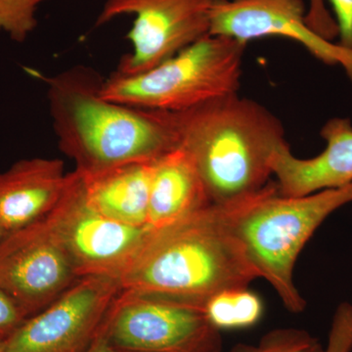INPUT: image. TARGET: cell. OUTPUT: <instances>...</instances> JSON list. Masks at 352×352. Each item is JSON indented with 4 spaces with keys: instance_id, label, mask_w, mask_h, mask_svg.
<instances>
[{
    "instance_id": "1",
    "label": "cell",
    "mask_w": 352,
    "mask_h": 352,
    "mask_svg": "<svg viewBox=\"0 0 352 352\" xmlns=\"http://www.w3.org/2000/svg\"><path fill=\"white\" fill-rule=\"evenodd\" d=\"M245 199L212 204L152 230L120 275L122 291L203 309L208 298L219 292L249 287L259 276L234 229V217Z\"/></svg>"
},
{
    "instance_id": "2",
    "label": "cell",
    "mask_w": 352,
    "mask_h": 352,
    "mask_svg": "<svg viewBox=\"0 0 352 352\" xmlns=\"http://www.w3.org/2000/svg\"><path fill=\"white\" fill-rule=\"evenodd\" d=\"M47 85L52 126L60 150L76 171L92 175L129 163L156 161L178 147L170 112L119 103L102 95L104 80L89 67H72Z\"/></svg>"
},
{
    "instance_id": "3",
    "label": "cell",
    "mask_w": 352,
    "mask_h": 352,
    "mask_svg": "<svg viewBox=\"0 0 352 352\" xmlns=\"http://www.w3.org/2000/svg\"><path fill=\"white\" fill-rule=\"evenodd\" d=\"M170 113L182 147L200 173L214 205L258 193L271 182L272 160L287 143L281 120L238 94Z\"/></svg>"
},
{
    "instance_id": "4",
    "label": "cell",
    "mask_w": 352,
    "mask_h": 352,
    "mask_svg": "<svg viewBox=\"0 0 352 352\" xmlns=\"http://www.w3.org/2000/svg\"><path fill=\"white\" fill-rule=\"evenodd\" d=\"M349 203L352 183L293 197L281 195L276 182L271 180L238 208L234 229L248 258L292 314H300L307 307L294 283L296 259L329 215Z\"/></svg>"
},
{
    "instance_id": "5",
    "label": "cell",
    "mask_w": 352,
    "mask_h": 352,
    "mask_svg": "<svg viewBox=\"0 0 352 352\" xmlns=\"http://www.w3.org/2000/svg\"><path fill=\"white\" fill-rule=\"evenodd\" d=\"M247 45L208 34L143 73L113 72L104 80L102 95L134 107L177 113L238 94Z\"/></svg>"
},
{
    "instance_id": "6",
    "label": "cell",
    "mask_w": 352,
    "mask_h": 352,
    "mask_svg": "<svg viewBox=\"0 0 352 352\" xmlns=\"http://www.w3.org/2000/svg\"><path fill=\"white\" fill-rule=\"evenodd\" d=\"M98 333L122 351L222 352L220 332L201 307L129 292H120Z\"/></svg>"
},
{
    "instance_id": "7",
    "label": "cell",
    "mask_w": 352,
    "mask_h": 352,
    "mask_svg": "<svg viewBox=\"0 0 352 352\" xmlns=\"http://www.w3.org/2000/svg\"><path fill=\"white\" fill-rule=\"evenodd\" d=\"M44 219L68 252L80 277L107 275L119 279L152 231L120 223L92 207L82 176L76 170L69 173L63 195Z\"/></svg>"
},
{
    "instance_id": "8",
    "label": "cell",
    "mask_w": 352,
    "mask_h": 352,
    "mask_svg": "<svg viewBox=\"0 0 352 352\" xmlns=\"http://www.w3.org/2000/svg\"><path fill=\"white\" fill-rule=\"evenodd\" d=\"M214 0H106L95 25L122 15H133L127 39L131 52L120 59L115 73L132 76L175 56L210 34Z\"/></svg>"
},
{
    "instance_id": "9",
    "label": "cell",
    "mask_w": 352,
    "mask_h": 352,
    "mask_svg": "<svg viewBox=\"0 0 352 352\" xmlns=\"http://www.w3.org/2000/svg\"><path fill=\"white\" fill-rule=\"evenodd\" d=\"M120 280L80 277L7 337L4 352H85L98 335L117 296Z\"/></svg>"
},
{
    "instance_id": "10",
    "label": "cell",
    "mask_w": 352,
    "mask_h": 352,
    "mask_svg": "<svg viewBox=\"0 0 352 352\" xmlns=\"http://www.w3.org/2000/svg\"><path fill=\"white\" fill-rule=\"evenodd\" d=\"M80 278L45 219L8 233L0 241V286L27 318L54 302Z\"/></svg>"
},
{
    "instance_id": "11",
    "label": "cell",
    "mask_w": 352,
    "mask_h": 352,
    "mask_svg": "<svg viewBox=\"0 0 352 352\" xmlns=\"http://www.w3.org/2000/svg\"><path fill=\"white\" fill-rule=\"evenodd\" d=\"M305 16L303 0H214L210 34L247 44L270 36L291 39L319 61L340 65L352 82V50L310 29Z\"/></svg>"
},
{
    "instance_id": "12",
    "label": "cell",
    "mask_w": 352,
    "mask_h": 352,
    "mask_svg": "<svg viewBox=\"0 0 352 352\" xmlns=\"http://www.w3.org/2000/svg\"><path fill=\"white\" fill-rule=\"evenodd\" d=\"M320 134L326 147L317 156L300 159L292 153L288 143L275 153L272 175L281 195H309L352 183L351 120L333 118L324 124Z\"/></svg>"
},
{
    "instance_id": "13",
    "label": "cell",
    "mask_w": 352,
    "mask_h": 352,
    "mask_svg": "<svg viewBox=\"0 0 352 352\" xmlns=\"http://www.w3.org/2000/svg\"><path fill=\"white\" fill-rule=\"evenodd\" d=\"M64 162L31 157L0 173V226L6 235L46 217L63 195Z\"/></svg>"
},
{
    "instance_id": "14",
    "label": "cell",
    "mask_w": 352,
    "mask_h": 352,
    "mask_svg": "<svg viewBox=\"0 0 352 352\" xmlns=\"http://www.w3.org/2000/svg\"><path fill=\"white\" fill-rule=\"evenodd\" d=\"M212 205L191 157L182 147L156 160L148 208V228H163Z\"/></svg>"
},
{
    "instance_id": "15",
    "label": "cell",
    "mask_w": 352,
    "mask_h": 352,
    "mask_svg": "<svg viewBox=\"0 0 352 352\" xmlns=\"http://www.w3.org/2000/svg\"><path fill=\"white\" fill-rule=\"evenodd\" d=\"M156 161L135 162L92 175H82L92 207L120 223L148 227L150 188Z\"/></svg>"
},
{
    "instance_id": "16",
    "label": "cell",
    "mask_w": 352,
    "mask_h": 352,
    "mask_svg": "<svg viewBox=\"0 0 352 352\" xmlns=\"http://www.w3.org/2000/svg\"><path fill=\"white\" fill-rule=\"evenodd\" d=\"M203 310L210 325L221 332L256 325L263 318L264 308L261 298L245 287L215 294L208 298Z\"/></svg>"
},
{
    "instance_id": "17",
    "label": "cell",
    "mask_w": 352,
    "mask_h": 352,
    "mask_svg": "<svg viewBox=\"0 0 352 352\" xmlns=\"http://www.w3.org/2000/svg\"><path fill=\"white\" fill-rule=\"evenodd\" d=\"M231 352H325V347L307 331L282 328L264 335L258 344H239Z\"/></svg>"
},
{
    "instance_id": "18",
    "label": "cell",
    "mask_w": 352,
    "mask_h": 352,
    "mask_svg": "<svg viewBox=\"0 0 352 352\" xmlns=\"http://www.w3.org/2000/svg\"><path fill=\"white\" fill-rule=\"evenodd\" d=\"M45 0H0V32L23 43L38 25L36 11Z\"/></svg>"
},
{
    "instance_id": "19",
    "label": "cell",
    "mask_w": 352,
    "mask_h": 352,
    "mask_svg": "<svg viewBox=\"0 0 352 352\" xmlns=\"http://www.w3.org/2000/svg\"><path fill=\"white\" fill-rule=\"evenodd\" d=\"M352 305H340L333 316L325 352H351Z\"/></svg>"
},
{
    "instance_id": "20",
    "label": "cell",
    "mask_w": 352,
    "mask_h": 352,
    "mask_svg": "<svg viewBox=\"0 0 352 352\" xmlns=\"http://www.w3.org/2000/svg\"><path fill=\"white\" fill-rule=\"evenodd\" d=\"M307 25L324 38L333 41L338 38V28L326 0H308Z\"/></svg>"
},
{
    "instance_id": "21",
    "label": "cell",
    "mask_w": 352,
    "mask_h": 352,
    "mask_svg": "<svg viewBox=\"0 0 352 352\" xmlns=\"http://www.w3.org/2000/svg\"><path fill=\"white\" fill-rule=\"evenodd\" d=\"M338 28L339 44L352 50V0H326Z\"/></svg>"
},
{
    "instance_id": "22",
    "label": "cell",
    "mask_w": 352,
    "mask_h": 352,
    "mask_svg": "<svg viewBox=\"0 0 352 352\" xmlns=\"http://www.w3.org/2000/svg\"><path fill=\"white\" fill-rule=\"evenodd\" d=\"M25 319L28 318L17 303L0 286V333L10 335Z\"/></svg>"
},
{
    "instance_id": "23",
    "label": "cell",
    "mask_w": 352,
    "mask_h": 352,
    "mask_svg": "<svg viewBox=\"0 0 352 352\" xmlns=\"http://www.w3.org/2000/svg\"><path fill=\"white\" fill-rule=\"evenodd\" d=\"M85 352H131L126 351H122V349H116L109 344L106 340L102 337L101 335H97L95 338L94 342H92L91 346L88 347V349Z\"/></svg>"
},
{
    "instance_id": "24",
    "label": "cell",
    "mask_w": 352,
    "mask_h": 352,
    "mask_svg": "<svg viewBox=\"0 0 352 352\" xmlns=\"http://www.w3.org/2000/svg\"><path fill=\"white\" fill-rule=\"evenodd\" d=\"M8 336L9 335H4V333H0V352H4L6 339Z\"/></svg>"
},
{
    "instance_id": "25",
    "label": "cell",
    "mask_w": 352,
    "mask_h": 352,
    "mask_svg": "<svg viewBox=\"0 0 352 352\" xmlns=\"http://www.w3.org/2000/svg\"><path fill=\"white\" fill-rule=\"evenodd\" d=\"M6 235V231L3 230L1 226H0V241H1L2 238Z\"/></svg>"
}]
</instances>
